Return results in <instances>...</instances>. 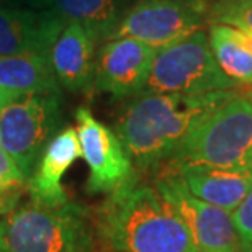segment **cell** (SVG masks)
I'll list each match as a JSON object with an SVG mask.
<instances>
[{
  "label": "cell",
  "instance_id": "cell-1",
  "mask_svg": "<svg viewBox=\"0 0 252 252\" xmlns=\"http://www.w3.org/2000/svg\"><path fill=\"white\" fill-rule=\"evenodd\" d=\"M236 94V90L198 95L139 94L120 113L113 131L133 167H165L190 131Z\"/></svg>",
  "mask_w": 252,
  "mask_h": 252
},
{
  "label": "cell",
  "instance_id": "cell-2",
  "mask_svg": "<svg viewBox=\"0 0 252 252\" xmlns=\"http://www.w3.org/2000/svg\"><path fill=\"white\" fill-rule=\"evenodd\" d=\"M102 239L115 252H198L189 228L154 185L133 179L98 213Z\"/></svg>",
  "mask_w": 252,
  "mask_h": 252
},
{
  "label": "cell",
  "instance_id": "cell-3",
  "mask_svg": "<svg viewBox=\"0 0 252 252\" xmlns=\"http://www.w3.org/2000/svg\"><path fill=\"white\" fill-rule=\"evenodd\" d=\"M213 167L252 170V103L236 94L208 113L162 170Z\"/></svg>",
  "mask_w": 252,
  "mask_h": 252
},
{
  "label": "cell",
  "instance_id": "cell-4",
  "mask_svg": "<svg viewBox=\"0 0 252 252\" xmlns=\"http://www.w3.org/2000/svg\"><path fill=\"white\" fill-rule=\"evenodd\" d=\"M0 252H92L87 211L70 200L15 208L0 221Z\"/></svg>",
  "mask_w": 252,
  "mask_h": 252
},
{
  "label": "cell",
  "instance_id": "cell-5",
  "mask_svg": "<svg viewBox=\"0 0 252 252\" xmlns=\"http://www.w3.org/2000/svg\"><path fill=\"white\" fill-rule=\"evenodd\" d=\"M238 87L216 63L208 33L200 30L156 51L149 79L141 94L198 95Z\"/></svg>",
  "mask_w": 252,
  "mask_h": 252
},
{
  "label": "cell",
  "instance_id": "cell-6",
  "mask_svg": "<svg viewBox=\"0 0 252 252\" xmlns=\"http://www.w3.org/2000/svg\"><path fill=\"white\" fill-rule=\"evenodd\" d=\"M61 125V92L27 94L0 102V146L27 180Z\"/></svg>",
  "mask_w": 252,
  "mask_h": 252
},
{
  "label": "cell",
  "instance_id": "cell-7",
  "mask_svg": "<svg viewBox=\"0 0 252 252\" xmlns=\"http://www.w3.org/2000/svg\"><path fill=\"white\" fill-rule=\"evenodd\" d=\"M206 0H136L113 38H133L162 49L200 32L206 23Z\"/></svg>",
  "mask_w": 252,
  "mask_h": 252
},
{
  "label": "cell",
  "instance_id": "cell-8",
  "mask_svg": "<svg viewBox=\"0 0 252 252\" xmlns=\"http://www.w3.org/2000/svg\"><path fill=\"white\" fill-rule=\"evenodd\" d=\"M154 187L184 220L198 252H241L231 213L196 198L177 174L162 172Z\"/></svg>",
  "mask_w": 252,
  "mask_h": 252
},
{
  "label": "cell",
  "instance_id": "cell-9",
  "mask_svg": "<svg viewBox=\"0 0 252 252\" xmlns=\"http://www.w3.org/2000/svg\"><path fill=\"white\" fill-rule=\"evenodd\" d=\"M82 158L89 167L87 190L90 193H110L134 179V167L117 133L98 122L89 108L75 110Z\"/></svg>",
  "mask_w": 252,
  "mask_h": 252
},
{
  "label": "cell",
  "instance_id": "cell-10",
  "mask_svg": "<svg viewBox=\"0 0 252 252\" xmlns=\"http://www.w3.org/2000/svg\"><path fill=\"white\" fill-rule=\"evenodd\" d=\"M156 49L133 38H112L95 56L94 85L115 98L136 97L149 79Z\"/></svg>",
  "mask_w": 252,
  "mask_h": 252
},
{
  "label": "cell",
  "instance_id": "cell-11",
  "mask_svg": "<svg viewBox=\"0 0 252 252\" xmlns=\"http://www.w3.org/2000/svg\"><path fill=\"white\" fill-rule=\"evenodd\" d=\"M65 20L58 15L22 5L0 7V56L49 51Z\"/></svg>",
  "mask_w": 252,
  "mask_h": 252
},
{
  "label": "cell",
  "instance_id": "cell-12",
  "mask_svg": "<svg viewBox=\"0 0 252 252\" xmlns=\"http://www.w3.org/2000/svg\"><path fill=\"white\" fill-rule=\"evenodd\" d=\"M79 158H82L77 129L65 126L59 129L44 148L32 177L27 182L30 200L41 206H61L69 201L63 189V177Z\"/></svg>",
  "mask_w": 252,
  "mask_h": 252
},
{
  "label": "cell",
  "instance_id": "cell-13",
  "mask_svg": "<svg viewBox=\"0 0 252 252\" xmlns=\"http://www.w3.org/2000/svg\"><path fill=\"white\" fill-rule=\"evenodd\" d=\"M95 39L79 23L65 22L54 39L49 61L59 84L69 92H87L94 85Z\"/></svg>",
  "mask_w": 252,
  "mask_h": 252
},
{
  "label": "cell",
  "instance_id": "cell-14",
  "mask_svg": "<svg viewBox=\"0 0 252 252\" xmlns=\"http://www.w3.org/2000/svg\"><path fill=\"white\" fill-rule=\"evenodd\" d=\"M136 0H17V5L58 15L74 22L92 34L95 43L115 36L120 23Z\"/></svg>",
  "mask_w": 252,
  "mask_h": 252
},
{
  "label": "cell",
  "instance_id": "cell-15",
  "mask_svg": "<svg viewBox=\"0 0 252 252\" xmlns=\"http://www.w3.org/2000/svg\"><path fill=\"white\" fill-rule=\"evenodd\" d=\"M162 172L177 174L196 198L228 213H233L252 191V170L180 167Z\"/></svg>",
  "mask_w": 252,
  "mask_h": 252
},
{
  "label": "cell",
  "instance_id": "cell-16",
  "mask_svg": "<svg viewBox=\"0 0 252 252\" xmlns=\"http://www.w3.org/2000/svg\"><path fill=\"white\" fill-rule=\"evenodd\" d=\"M46 92H61L48 56L36 53L0 56V98Z\"/></svg>",
  "mask_w": 252,
  "mask_h": 252
},
{
  "label": "cell",
  "instance_id": "cell-17",
  "mask_svg": "<svg viewBox=\"0 0 252 252\" xmlns=\"http://www.w3.org/2000/svg\"><path fill=\"white\" fill-rule=\"evenodd\" d=\"M208 38L221 70L238 85H252V33L228 25H210Z\"/></svg>",
  "mask_w": 252,
  "mask_h": 252
},
{
  "label": "cell",
  "instance_id": "cell-18",
  "mask_svg": "<svg viewBox=\"0 0 252 252\" xmlns=\"http://www.w3.org/2000/svg\"><path fill=\"white\" fill-rule=\"evenodd\" d=\"M206 23L228 25L252 33V0H210Z\"/></svg>",
  "mask_w": 252,
  "mask_h": 252
},
{
  "label": "cell",
  "instance_id": "cell-19",
  "mask_svg": "<svg viewBox=\"0 0 252 252\" xmlns=\"http://www.w3.org/2000/svg\"><path fill=\"white\" fill-rule=\"evenodd\" d=\"M27 177L7 151L0 146V195L12 193L27 187Z\"/></svg>",
  "mask_w": 252,
  "mask_h": 252
},
{
  "label": "cell",
  "instance_id": "cell-20",
  "mask_svg": "<svg viewBox=\"0 0 252 252\" xmlns=\"http://www.w3.org/2000/svg\"><path fill=\"white\" fill-rule=\"evenodd\" d=\"M231 218H233L234 228L238 231L239 238L252 244V191L231 213Z\"/></svg>",
  "mask_w": 252,
  "mask_h": 252
},
{
  "label": "cell",
  "instance_id": "cell-21",
  "mask_svg": "<svg viewBox=\"0 0 252 252\" xmlns=\"http://www.w3.org/2000/svg\"><path fill=\"white\" fill-rule=\"evenodd\" d=\"M241 252H252V244L241 239Z\"/></svg>",
  "mask_w": 252,
  "mask_h": 252
},
{
  "label": "cell",
  "instance_id": "cell-22",
  "mask_svg": "<svg viewBox=\"0 0 252 252\" xmlns=\"http://www.w3.org/2000/svg\"><path fill=\"white\" fill-rule=\"evenodd\" d=\"M7 5H17V0H0V7H7Z\"/></svg>",
  "mask_w": 252,
  "mask_h": 252
},
{
  "label": "cell",
  "instance_id": "cell-23",
  "mask_svg": "<svg viewBox=\"0 0 252 252\" xmlns=\"http://www.w3.org/2000/svg\"><path fill=\"white\" fill-rule=\"evenodd\" d=\"M248 98H249V102H251V103H252V92H251V94H249V97H248Z\"/></svg>",
  "mask_w": 252,
  "mask_h": 252
},
{
  "label": "cell",
  "instance_id": "cell-24",
  "mask_svg": "<svg viewBox=\"0 0 252 252\" xmlns=\"http://www.w3.org/2000/svg\"><path fill=\"white\" fill-rule=\"evenodd\" d=\"M0 246H2V236H0Z\"/></svg>",
  "mask_w": 252,
  "mask_h": 252
},
{
  "label": "cell",
  "instance_id": "cell-25",
  "mask_svg": "<svg viewBox=\"0 0 252 252\" xmlns=\"http://www.w3.org/2000/svg\"><path fill=\"white\" fill-rule=\"evenodd\" d=\"M0 102H2V98H0Z\"/></svg>",
  "mask_w": 252,
  "mask_h": 252
},
{
  "label": "cell",
  "instance_id": "cell-26",
  "mask_svg": "<svg viewBox=\"0 0 252 252\" xmlns=\"http://www.w3.org/2000/svg\"><path fill=\"white\" fill-rule=\"evenodd\" d=\"M206 2H210V0H206Z\"/></svg>",
  "mask_w": 252,
  "mask_h": 252
}]
</instances>
